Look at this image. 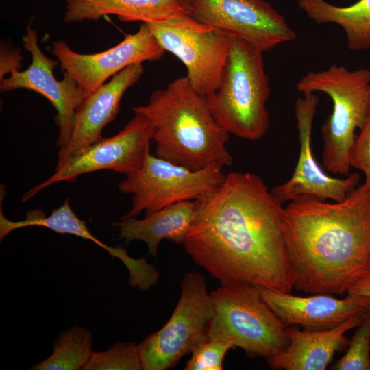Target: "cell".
I'll use <instances>...</instances> for the list:
<instances>
[{
    "mask_svg": "<svg viewBox=\"0 0 370 370\" xmlns=\"http://www.w3.org/2000/svg\"><path fill=\"white\" fill-rule=\"evenodd\" d=\"M195 201H183L166 206L155 212L136 217H123L114 224L118 238L126 243L133 241L145 242L148 252L154 257L162 240L182 244L190 228Z\"/></svg>",
    "mask_w": 370,
    "mask_h": 370,
    "instance_id": "obj_19",
    "label": "cell"
},
{
    "mask_svg": "<svg viewBox=\"0 0 370 370\" xmlns=\"http://www.w3.org/2000/svg\"><path fill=\"white\" fill-rule=\"evenodd\" d=\"M223 167L215 164L192 171L149 153L142 168L118 184L120 192L132 196L125 217L147 216L177 202L197 200L223 182Z\"/></svg>",
    "mask_w": 370,
    "mask_h": 370,
    "instance_id": "obj_8",
    "label": "cell"
},
{
    "mask_svg": "<svg viewBox=\"0 0 370 370\" xmlns=\"http://www.w3.org/2000/svg\"><path fill=\"white\" fill-rule=\"evenodd\" d=\"M359 130L351 149L349 162L351 167L362 172L363 184L370 190V109Z\"/></svg>",
    "mask_w": 370,
    "mask_h": 370,
    "instance_id": "obj_26",
    "label": "cell"
},
{
    "mask_svg": "<svg viewBox=\"0 0 370 370\" xmlns=\"http://www.w3.org/2000/svg\"><path fill=\"white\" fill-rule=\"evenodd\" d=\"M84 369L141 370L138 345L132 342H120L106 351L94 352Z\"/></svg>",
    "mask_w": 370,
    "mask_h": 370,
    "instance_id": "obj_23",
    "label": "cell"
},
{
    "mask_svg": "<svg viewBox=\"0 0 370 370\" xmlns=\"http://www.w3.org/2000/svg\"><path fill=\"white\" fill-rule=\"evenodd\" d=\"M299 8L317 24L334 23L344 30L353 51L370 48V0L339 7L325 0H299Z\"/></svg>",
    "mask_w": 370,
    "mask_h": 370,
    "instance_id": "obj_21",
    "label": "cell"
},
{
    "mask_svg": "<svg viewBox=\"0 0 370 370\" xmlns=\"http://www.w3.org/2000/svg\"><path fill=\"white\" fill-rule=\"evenodd\" d=\"M270 92L263 52L230 37L218 86L206 97L216 121L230 134L251 141L261 139L270 124L267 110Z\"/></svg>",
    "mask_w": 370,
    "mask_h": 370,
    "instance_id": "obj_4",
    "label": "cell"
},
{
    "mask_svg": "<svg viewBox=\"0 0 370 370\" xmlns=\"http://www.w3.org/2000/svg\"><path fill=\"white\" fill-rule=\"evenodd\" d=\"M23 45L32 57V63L25 71L12 70L8 78L1 80V92L26 89L40 94L55 108L56 123L59 128L57 146L62 149L68 143L73 130L75 111L84 99L77 82L64 73L58 80L53 69L59 61L49 58L38 46L36 30L31 23L26 27Z\"/></svg>",
    "mask_w": 370,
    "mask_h": 370,
    "instance_id": "obj_13",
    "label": "cell"
},
{
    "mask_svg": "<svg viewBox=\"0 0 370 370\" xmlns=\"http://www.w3.org/2000/svg\"><path fill=\"white\" fill-rule=\"evenodd\" d=\"M195 201L183 245L197 265L221 284L291 292L284 207L258 175L230 172L217 188Z\"/></svg>",
    "mask_w": 370,
    "mask_h": 370,
    "instance_id": "obj_1",
    "label": "cell"
},
{
    "mask_svg": "<svg viewBox=\"0 0 370 370\" xmlns=\"http://www.w3.org/2000/svg\"><path fill=\"white\" fill-rule=\"evenodd\" d=\"M210 295L214 316L209 339L225 341L251 358L267 359L288 345V325L266 303L257 286L221 284Z\"/></svg>",
    "mask_w": 370,
    "mask_h": 370,
    "instance_id": "obj_6",
    "label": "cell"
},
{
    "mask_svg": "<svg viewBox=\"0 0 370 370\" xmlns=\"http://www.w3.org/2000/svg\"><path fill=\"white\" fill-rule=\"evenodd\" d=\"M94 352L92 334L86 328L74 326L63 332L53 346L52 354L33 365L34 370L84 369Z\"/></svg>",
    "mask_w": 370,
    "mask_h": 370,
    "instance_id": "obj_22",
    "label": "cell"
},
{
    "mask_svg": "<svg viewBox=\"0 0 370 370\" xmlns=\"http://www.w3.org/2000/svg\"><path fill=\"white\" fill-rule=\"evenodd\" d=\"M147 24L165 51L185 66L193 88L205 97L213 93L227 59L230 37L189 14Z\"/></svg>",
    "mask_w": 370,
    "mask_h": 370,
    "instance_id": "obj_9",
    "label": "cell"
},
{
    "mask_svg": "<svg viewBox=\"0 0 370 370\" xmlns=\"http://www.w3.org/2000/svg\"><path fill=\"white\" fill-rule=\"evenodd\" d=\"M32 226L47 227L58 234L75 235L92 241L107 251L112 258H117L121 260L127 267L130 276L139 275L145 268L144 258H133L128 255L125 249L108 246L96 238L88 229L86 222L80 219L73 212L69 199L48 216H45L42 210H35L28 212L24 219L17 221L8 219L1 210V241L14 230Z\"/></svg>",
    "mask_w": 370,
    "mask_h": 370,
    "instance_id": "obj_20",
    "label": "cell"
},
{
    "mask_svg": "<svg viewBox=\"0 0 370 370\" xmlns=\"http://www.w3.org/2000/svg\"><path fill=\"white\" fill-rule=\"evenodd\" d=\"M143 72L142 63L133 64L83 100L75 111L70 139L58 152L56 169L103 138L102 130L116 118L124 93L140 79Z\"/></svg>",
    "mask_w": 370,
    "mask_h": 370,
    "instance_id": "obj_15",
    "label": "cell"
},
{
    "mask_svg": "<svg viewBox=\"0 0 370 370\" xmlns=\"http://www.w3.org/2000/svg\"><path fill=\"white\" fill-rule=\"evenodd\" d=\"M318 104L319 98L314 93L305 95L295 101L300 144L299 158L291 177L271 189L282 204L304 195L341 201L359 184L358 173H350L345 178L334 177L327 174L316 160L311 147V134Z\"/></svg>",
    "mask_w": 370,
    "mask_h": 370,
    "instance_id": "obj_14",
    "label": "cell"
},
{
    "mask_svg": "<svg viewBox=\"0 0 370 370\" xmlns=\"http://www.w3.org/2000/svg\"><path fill=\"white\" fill-rule=\"evenodd\" d=\"M257 286L266 303L287 325L328 329L370 311V297L347 295L338 299L329 294L303 297Z\"/></svg>",
    "mask_w": 370,
    "mask_h": 370,
    "instance_id": "obj_16",
    "label": "cell"
},
{
    "mask_svg": "<svg viewBox=\"0 0 370 370\" xmlns=\"http://www.w3.org/2000/svg\"><path fill=\"white\" fill-rule=\"evenodd\" d=\"M51 51L58 58L63 73L77 82L86 99L125 68L157 60L165 50L149 25L142 23L136 33L126 35L119 44L100 53H77L64 40L53 42Z\"/></svg>",
    "mask_w": 370,
    "mask_h": 370,
    "instance_id": "obj_12",
    "label": "cell"
},
{
    "mask_svg": "<svg viewBox=\"0 0 370 370\" xmlns=\"http://www.w3.org/2000/svg\"><path fill=\"white\" fill-rule=\"evenodd\" d=\"M180 297L170 319L138 345L142 369L174 367L185 355L209 339L214 305L204 276L197 271L184 274Z\"/></svg>",
    "mask_w": 370,
    "mask_h": 370,
    "instance_id": "obj_7",
    "label": "cell"
},
{
    "mask_svg": "<svg viewBox=\"0 0 370 370\" xmlns=\"http://www.w3.org/2000/svg\"><path fill=\"white\" fill-rule=\"evenodd\" d=\"M190 15L262 52L295 40L284 18L264 0H189Z\"/></svg>",
    "mask_w": 370,
    "mask_h": 370,
    "instance_id": "obj_11",
    "label": "cell"
},
{
    "mask_svg": "<svg viewBox=\"0 0 370 370\" xmlns=\"http://www.w3.org/2000/svg\"><path fill=\"white\" fill-rule=\"evenodd\" d=\"M293 288L343 295L370 272V190L358 185L345 199L304 195L284 207Z\"/></svg>",
    "mask_w": 370,
    "mask_h": 370,
    "instance_id": "obj_2",
    "label": "cell"
},
{
    "mask_svg": "<svg viewBox=\"0 0 370 370\" xmlns=\"http://www.w3.org/2000/svg\"><path fill=\"white\" fill-rule=\"evenodd\" d=\"M347 293L352 296L370 297V272L359 278Z\"/></svg>",
    "mask_w": 370,
    "mask_h": 370,
    "instance_id": "obj_27",
    "label": "cell"
},
{
    "mask_svg": "<svg viewBox=\"0 0 370 370\" xmlns=\"http://www.w3.org/2000/svg\"><path fill=\"white\" fill-rule=\"evenodd\" d=\"M132 109L150 123L156 156L192 171L232 164L226 145L230 133L218 123L206 97L193 88L186 76L154 90L147 104Z\"/></svg>",
    "mask_w": 370,
    "mask_h": 370,
    "instance_id": "obj_3",
    "label": "cell"
},
{
    "mask_svg": "<svg viewBox=\"0 0 370 370\" xmlns=\"http://www.w3.org/2000/svg\"><path fill=\"white\" fill-rule=\"evenodd\" d=\"M367 313L352 317L328 329L300 330L288 326V345L282 352L267 359L269 365L274 369L286 370L325 369L335 352L349 345L345 333L358 327Z\"/></svg>",
    "mask_w": 370,
    "mask_h": 370,
    "instance_id": "obj_17",
    "label": "cell"
},
{
    "mask_svg": "<svg viewBox=\"0 0 370 370\" xmlns=\"http://www.w3.org/2000/svg\"><path fill=\"white\" fill-rule=\"evenodd\" d=\"M345 354L336 363V370H370V311L358 326Z\"/></svg>",
    "mask_w": 370,
    "mask_h": 370,
    "instance_id": "obj_24",
    "label": "cell"
},
{
    "mask_svg": "<svg viewBox=\"0 0 370 370\" xmlns=\"http://www.w3.org/2000/svg\"><path fill=\"white\" fill-rule=\"evenodd\" d=\"M296 88L304 95L322 92L331 98L332 112L321 127L323 163L331 173L349 175L355 132L362 126L370 109V70H349L333 64L307 73Z\"/></svg>",
    "mask_w": 370,
    "mask_h": 370,
    "instance_id": "obj_5",
    "label": "cell"
},
{
    "mask_svg": "<svg viewBox=\"0 0 370 370\" xmlns=\"http://www.w3.org/2000/svg\"><path fill=\"white\" fill-rule=\"evenodd\" d=\"M232 347L225 341L208 339L193 351L184 369L222 370L225 356Z\"/></svg>",
    "mask_w": 370,
    "mask_h": 370,
    "instance_id": "obj_25",
    "label": "cell"
},
{
    "mask_svg": "<svg viewBox=\"0 0 370 370\" xmlns=\"http://www.w3.org/2000/svg\"><path fill=\"white\" fill-rule=\"evenodd\" d=\"M153 130L140 113L134 116L116 134L102 138L71 157L49 178L33 186L23 196L27 201L44 188L60 182H73L79 175L109 169L130 175L144 164L150 153Z\"/></svg>",
    "mask_w": 370,
    "mask_h": 370,
    "instance_id": "obj_10",
    "label": "cell"
},
{
    "mask_svg": "<svg viewBox=\"0 0 370 370\" xmlns=\"http://www.w3.org/2000/svg\"><path fill=\"white\" fill-rule=\"evenodd\" d=\"M65 23L115 15L123 22L153 24L189 14V0H66Z\"/></svg>",
    "mask_w": 370,
    "mask_h": 370,
    "instance_id": "obj_18",
    "label": "cell"
}]
</instances>
